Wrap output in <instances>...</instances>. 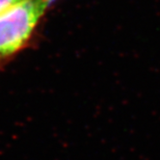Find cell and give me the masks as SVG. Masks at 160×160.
I'll use <instances>...</instances> for the list:
<instances>
[{
  "instance_id": "cell-1",
  "label": "cell",
  "mask_w": 160,
  "mask_h": 160,
  "mask_svg": "<svg viewBox=\"0 0 160 160\" xmlns=\"http://www.w3.org/2000/svg\"><path fill=\"white\" fill-rule=\"evenodd\" d=\"M52 0H21L0 14V68L31 41Z\"/></svg>"
},
{
  "instance_id": "cell-2",
  "label": "cell",
  "mask_w": 160,
  "mask_h": 160,
  "mask_svg": "<svg viewBox=\"0 0 160 160\" xmlns=\"http://www.w3.org/2000/svg\"><path fill=\"white\" fill-rule=\"evenodd\" d=\"M19 1L21 0H0V14H2L6 10L16 5Z\"/></svg>"
}]
</instances>
